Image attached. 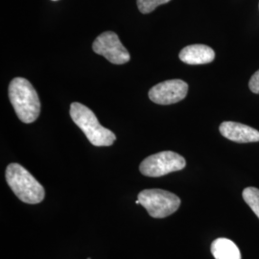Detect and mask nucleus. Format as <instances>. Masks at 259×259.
Instances as JSON below:
<instances>
[{"label":"nucleus","instance_id":"12","mask_svg":"<svg viewBox=\"0 0 259 259\" xmlns=\"http://www.w3.org/2000/svg\"><path fill=\"white\" fill-rule=\"evenodd\" d=\"M171 0H137L138 7L142 14L152 13L160 5L166 4Z\"/></svg>","mask_w":259,"mask_h":259},{"label":"nucleus","instance_id":"10","mask_svg":"<svg viewBox=\"0 0 259 259\" xmlns=\"http://www.w3.org/2000/svg\"><path fill=\"white\" fill-rule=\"evenodd\" d=\"M211 253L215 259H241L240 250L228 238H218L211 244Z\"/></svg>","mask_w":259,"mask_h":259},{"label":"nucleus","instance_id":"9","mask_svg":"<svg viewBox=\"0 0 259 259\" xmlns=\"http://www.w3.org/2000/svg\"><path fill=\"white\" fill-rule=\"evenodd\" d=\"M215 53L211 47L193 45L185 47L180 52V59L187 65H205L213 62Z\"/></svg>","mask_w":259,"mask_h":259},{"label":"nucleus","instance_id":"8","mask_svg":"<svg viewBox=\"0 0 259 259\" xmlns=\"http://www.w3.org/2000/svg\"><path fill=\"white\" fill-rule=\"evenodd\" d=\"M219 130L224 138L234 142L249 143L259 141L258 131L241 123L226 121L220 125Z\"/></svg>","mask_w":259,"mask_h":259},{"label":"nucleus","instance_id":"4","mask_svg":"<svg viewBox=\"0 0 259 259\" xmlns=\"http://www.w3.org/2000/svg\"><path fill=\"white\" fill-rule=\"evenodd\" d=\"M138 199L153 218L168 217L176 212L181 205V199L176 194L162 189L142 190Z\"/></svg>","mask_w":259,"mask_h":259},{"label":"nucleus","instance_id":"7","mask_svg":"<svg viewBox=\"0 0 259 259\" xmlns=\"http://www.w3.org/2000/svg\"><path fill=\"white\" fill-rule=\"evenodd\" d=\"M188 84L180 79L167 80L157 83L149 92V98L158 105H171L185 99Z\"/></svg>","mask_w":259,"mask_h":259},{"label":"nucleus","instance_id":"1","mask_svg":"<svg viewBox=\"0 0 259 259\" xmlns=\"http://www.w3.org/2000/svg\"><path fill=\"white\" fill-rule=\"evenodd\" d=\"M9 98L20 120L32 123L40 113V101L36 90L24 78H15L9 84Z\"/></svg>","mask_w":259,"mask_h":259},{"label":"nucleus","instance_id":"14","mask_svg":"<svg viewBox=\"0 0 259 259\" xmlns=\"http://www.w3.org/2000/svg\"><path fill=\"white\" fill-rule=\"evenodd\" d=\"M54 1H56V0H54Z\"/></svg>","mask_w":259,"mask_h":259},{"label":"nucleus","instance_id":"11","mask_svg":"<svg viewBox=\"0 0 259 259\" xmlns=\"http://www.w3.org/2000/svg\"><path fill=\"white\" fill-rule=\"evenodd\" d=\"M243 199L250 207V209L259 219V189L255 187H247L243 190Z\"/></svg>","mask_w":259,"mask_h":259},{"label":"nucleus","instance_id":"6","mask_svg":"<svg viewBox=\"0 0 259 259\" xmlns=\"http://www.w3.org/2000/svg\"><path fill=\"white\" fill-rule=\"evenodd\" d=\"M93 51L98 55L104 56L113 65H123L130 61L129 52L121 44L118 36L111 31L104 32L93 45Z\"/></svg>","mask_w":259,"mask_h":259},{"label":"nucleus","instance_id":"2","mask_svg":"<svg viewBox=\"0 0 259 259\" xmlns=\"http://www.w3.org/2000/svg\"><path fill=\"white\" fill-rule=\"evenodd\" d=\"M6 181L13 192L23 203L39 204L46 192L44 186L19 163H11L6 169Z\"/></svg>","mask_w":259,"mask_h":259},{"label":"nucleus","instance_id":"3","mask_svg":"<svg viewBox=\"0 0 259 259\" xmlns=\"http://www.w3.org/2000/svg\"><path fill=\"white\" fill-rule=\"evenodd\" d=\"M70 116L94 146H111L115 141V135L111 130L103 127L94 112L83 104L72 103L70 106Z\"/></svg>","mask_w":259,"mask_h":259},{"label":"nucleus","instance_id":"13","mask_svg":"<svg viewBox=\"0 0 259 259\" xmlns=\"http://www.w3.org/2000/svg\"><path fill=\"white\" fill-rule=\"evenodd\" d=\"M249 87H250V90L252 93L259 94V70L251 76Z\"/></svg>","mask_w":259,"mask_h":259},{"label":"nucleus","instance_id":"5","mask_svg":"<svg viewBox=\"0 0 259 259\" xmlns=\"http://www.w3.org/2000/svg\"><path fill=\"white\" fill-rule=\"evenodd\" d=\"M185 165V157L172 151H163L146 157L140 163L139 170L144 176L157 178L183 170Z\"/></svg>","mask_w":259,"mask_h":259}]
</instances>
